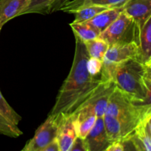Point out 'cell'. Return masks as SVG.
<instances>
[{
  "instance_id": "obj_1",
  "label": "cell",
  "mask_w": 151,
  "mask_h": 151,
  "mask_svg": "<svg viewBox=\"0 0 151 151\" xmlns=\"http://www.w3.org/2000/svg\"><path fill=\"white\" fill-rule=\"evenodd\" d=\"M75 38V51L69 75L62 84L50 114H72L91 95L103 81L91 77L87 70L89 55L85 44Z\"/></svg>"
},
{
  "instance_id": "obj_2",
  "label": "cell",
  "mask_w": 151,
  "mask_h": 151,
  "mask_svg": "<svg viewBox=\"0 0 151 151\" xmlns=\"http://www.w3.org/2000/svg\"><path fill=\"white\" fill-rule=\"evenodd\" d=\"M151 106L142 104L115 87L103 116L105 128L111 142L129 139Z\"/></svg>"
},
{
  "instance_id": "obj_3",
  "label": "cell",
  "mask_w": 151,
  "mask_h": 151,
  "mask_svg": "<svg viewBox=\"0 0 151 151\" xmlns=\"http://www.w3.org/2000/svg\"><path fill=\"white\" fill-rule=\"evenodd\" d=\"M102 80L112 81L116 88L134 100L150 106L151 65L129 59L117 64L103 66Z\"/></svg>"
},
{
  "instance_id": "obj_4",
  "label": "cell",
  "mask_w": 151,
  "mask_h": 151,
  "mask_svg": "<svg viewBox=\"0 0 151 151\" xmlns=\"http://www.w3.org/2000/svg\"><path fill=\"white\" fill-rule=\"evenodd\" d=\"M140 28L131 18L122 10L117 19L101 32L99 38L109 46L137 43L139 44Z\"/></svg>"
},
{
  "instance_id": "obj_5",
  "label": "cell",
  "mask_w": 151,
  "mask_h": 151,
  "mask_svg": "<svg viewBox=\"0 0 151 151\" xmlns=\"http://www.w3.org/2000/svg\"><path fill=\"white\" fill-rule=\"evenodd\" d=\"M63 114H50L36 130L34 137L26 144L23 151H42L57 139Z\"/></svg>"
},
{
  "instance_id": "obj_6",
  "label": "cell",
  "mask_w": 151,
  "mask_h": 151,
  "mask_svg": "<svg viewBox=\"0 0 151 151\" xmlns=\"http://www.w3.org/2000/svg\"><path fill=\"white\" fill-rule=\"evenodd\" d=\"M129 59L141 61L139 47L137 43L109 46L103 60V66L117 64Z\"/></svg>"
},
{
  "instance_id": "obj_7",
  "label": "cell",
  "mask_w": 151,
  "mask_h": 151,
  "mask_svg": "<svg viewBox=\"0 0 151 151\" xmlns=\"http://www.w3.org/2000/svg\"><path fill=\"white\" fill-rule=\"evenodd\" d=\"M115 87L114 83L112 81H103L83 104L89 106L94 111L97 117H103L109 98Z\"/></svg>"
},
{
  "instance_id": "obj_8",
  "label": "cell",
  "mask_w": 151,
  "mask_h": 151,
  "mask_svg": "<svg viewBox=\"0 0 151 151\" xmlns=\"http://www.w3.org/2000/svg\"><path fill=\"white\" fill-rule=\"evenodd\" d=\"M128 140L137 151H151V110L142 118Z\"/></svg>"
},
{
  "instance_id": "obj_9",
  "label": "cell",
  "mask_w": 151,
  "mask_h": 151,
  "mask_svg": "<svg viewBox=\"0 0 151 151\" xmlns=\"http://www.w3.org/2000/svg\"><path fill=\"white\" fill-rule=\"evenodd\" d=\"M72 116L78 137L84 139L95 124L97 118L95 113L89 106L83 104Z\"/></svg>"
},
{
  "instance_id": "obj_10",
  "label": "cell",
  "mask_w": 151,
  "mask_h": 151,
  "mask_svg": "<svg viewBox=\"0 0 151 151\" xmlns=\"http://www.w3.org/2000/svg\"><path fill=\"white\" fill-rule=\"evenodd\" d=\"M122 10L141 29L147 19L151 18V0H128Z\"/></svg>"
},
{
  "instance_id": "obj_11",
  "label": "cell",
  "mask_w": 151,
  "mask_h": 151,
  "mask_svg": "<svg viewBox=\"0 0 151 151\" xmlns=\"http://www.w3.org/2000/svg\"><path fill=\"white\" fill-rule=\"evenodd\" d=\"M88 151H103L111 142L108 137L103 117H97L93 128L84 139Z\"/></svg>"
},
{
  "instance_id": "obj_12",
  "label": "cell",
  "mask_w": 151,
  "mask_h": 151,
  "mask_svg": "<svg viewBox=\"0 0 151 151\" xmlns=\"http://www.w3.org/2000/svg\"><path fill=\"white\" fill-rule=\"evenodd\" d=\"M78 138L72 114H63L56 140L60 151H69Z\"/></svg>"
},
{
  "instance_id": "obj_13",
  "label": "cell",
  "mask_w": 151,
  "mask_h": 151,
  "mask_svg": "<svg viewBox=\"0 0 151 151\" xmlns=\"http://www.w3.org/2000/svg\"><path fill=\"white\" fill-rule=\"evenodd\" d=\"M69 0H30L20 16L29 13L47 15L61 10Z\"/></svg>"
},
{
  "instance_id": "obj_14",
  "label": "cell",
  "mask_w": 151,
  "mask_h": 151,
  "mask_svg": "<svg viewBox=\"0 0 151 151\" xmlns=\"http://www.w3.org/2000/svg\"><path fill=\"white\" fill-rule=\"evenodd\" d=\"M128 0H72L69 1L61 8L62 11L74 13L87 6H100L108 9L122 7Z\"/></svg>"
},
{
  "instance_id": "obj_15",
  "label": "cell",
  "mask_w": 151,
  "mask_h": 151,
  "mask_svg": "<svg viewBox=\"0 0 151 151\" xmlns=\"http://www.w3.org/2000/svg\"><path fill=\"white\" fill-rule=\"evenodd\" d=\"M29 1L30 0H0V24L3 27L10 19L20 16Z\"/></svg>"
},
{
  "instance_id": "obj_16",
  "label": "cell",
  "mask_w": 151,
  "mask_h": 151,
  "mask_svg": "<svg viewBox=\"0 0 151 151\" xmlns=\"http://www.w3.org/2000/svg\"><path fill=\"white\" fill-rule=\"evenodd\" d=\"M122 12V7L107 9L86 22V23L91 25L100 34L117 19Z\"/></svg>"
},
{
  "instance_id": "obj_17",
  "label": "cell",
  "mask_w": 151,
  "mask_h": 151,
  "mask_svg": "<svg viewBox=\"0 0 151 151\" xmlns=\"http://www.w3.org/2000/svg\"><path fill=\"white\" fill-rule=\"evenodd\" d=\"M139 47L142 63L151 65V18L140 29Z\"/></svg>"
},
{
  "instance_id": "obj_18",
  "label": "cell",
  "mask_w": 151,
  "mask_h": 151,
  "mask_svg": "<svg viewBox=\"0 0 151 151\" xmlns=\"http://www.w3.org/2000/svg\"><path fill=\"white\" fill-rule=\"evenodd\" d=\"M70 27L73 30L75 36L78 37L83 43L96 39L100 36V32L86 22L84 23H71Z\"/></svg>"
},
{
  "instance_id": "obj_19",
  "label": "cell",
  "mask_w": 151,
  "mask_h": 151,
  "mask_svg": "<svg viewBox=\"0 0 151 151\" xmlns=\"http://www.w3.org/2000/svg\"><path fill=\"white\" fill-rule=\"evenodd\" d=\"M84 44L90 58H94L103 61L105 55L109 47V44L106 41L102 40L101 38H97L96 39L85 42Z\"/></svg>"
},
{
  "instance_id": "obj_20",
  "label": "cell",
  "mask_w": 151,
  "mask_h": 151,
  "mask_svg": "<svg viewBox=\"0 0 151 151\" xmlns=\"http://www.w3.org/2000/svg\"><path fill=\"white\" fill-rule=\"evenodd\" d=\"M107 9L108 8L104 7L94 5L83 7L74 13V14H75V18L72 23H84V22H88L97 14Z\"/></svg>"
},
{
  "instance_id": "obj_21",
  "label": "cell",
  "mask_w": 151,
  "mask_h": 151,
  "mask_svg": "<svg viewBox=\"0 0 151 151\" xmlns=\"http://www.w3.org/2000/svg\"><path fill=\"white\" fill-rule=\"evenodd\" d=\"M22 131L19 128L18 125L10 122L0 112V134L11 137L17 138L22 135Z\"/></svg>"
},
{
  "instance_id": "obj_22",
  "label": "cell",
  "mask_w": 151,
  "mask_h": 151,
  "mask_svg": "<svg viewBox=\"0 0 151 151\" xmlns=\"http://www.w3.org/2000/svg\"><path fill=\"white\" fill-rule=\"evenodd\" d=\"M0 112L10 122L16 125H19V122L22 120V116L17 112H16V111L13 110V108L7 103L1 94V91H0Z\"/></svg>"
},
{
  "instance_id": "obj_23",
  "label": "cell",
  "mask_w": 151,
  "mask_h": 151,
  "mask_svg": "<svg viewBox=\"0 0 151 151\" xmlns=\"http://www.w3.org/2000/svg\"><path fill=\"white\" fill-rule=\"evenodd\" d=\"M86 67L88 73L91 77L102 80V72L103 68V63L102 60L89 57L87 60Z\"/></svg>"
},
{
  "instance_id": "obj_24",
  "label": "cell",
  "mask_w": 151,
  "mask_h": 151,
  "mask_svg": "<svg viewBox=\"0 0 151 151\" xmlns=\"http://www.w3.org/2000/svg\"><path fill=\"white\" fill-rule=\"evenodd\" d=\"M69 151H88L84 139L81 138H77L74 143L73 146Z\"/></svg>"
},
{
  "instance_id": "obj_25",
  "label": "cell",
  "mask_w": 151,
  "mask_h": 151,
  "mask_svg": "<svg viewBox=\"0 0 151 151\" xmlns=\"http://www.w3.org/2000/svg\"><path fill=\"white\" fill-rule=\"evenodd\" d=\"M103 151H125L123 142L119 141L111 142Z\"/></svg>"
},
{
  "instance_id": "obj_26",
  "label": "cell",
  "mask_w": 151,
  "mask_h": 151,
  "mask_svg": "<svg viewBox=\"0 0 151 151\" xmlns=\"http://www.w3.org/2000/svg\"><path fill=\"white\" fill-rule=\"evenodd\" d=\"M42 151H60L58 144L57 140H55L50 145H49L47 147L44 149Z\"/></svg>"
},
{
  "instance_id": "obj_27",
  "label": "cell",
  "mask_w": 151,
  "mask_h": 151,
  "mask_svg": "<svg viewBox=\"0 0 151 151\" xmlns=\"http://www.w3.org/2000/svg\"><path fill=\"white\" fill-rule=\"evenodd\" d=\"M124 145V148H125V151H137L131 142L128 140L125 142H122Z\"/></svg>"
},
{
  "instance_id": "obj_28",
  "label": "cell",
  "mask_w": 151,
  "mask_h": 151,
  "mask_svg": "<svg viewBox=\"0 0 151 151\" xmlns=\"http://www.w3.org/2000/svg\"><path fill=\"white\" fill-rule=\"evenodd\" d=\"M1 27H2V26H1V24H0V32H1Z\"/></svg>"
},
{
  "instance_id": "obj_29",
  "label": "cell",
  "mask_w": 151,
  "mask_h": 151,
  "mask_svg": "<svg viewBox=\"0 0 151 151\" xmlns=\"http://www.w3.org/2000/svg\"><path fill=\"white\" fill-rule=\"evenodd\" d=\"M22 151H23V150H22Z\"/></svg>"
}]
</instances>
